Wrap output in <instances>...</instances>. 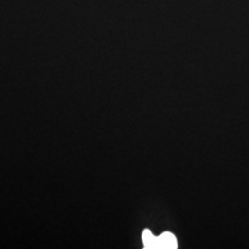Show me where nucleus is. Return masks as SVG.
Segmentation results:
<instances>
[{"label": "nucleus", "mask_w": 249, "mask_h": 249, "mask_svg": "<svg viewBox=\"0 0 249 249\" xmlns=\"http://www.w3.org/2000/svg\"><path fill=\"white\" fill-rule=\"evenodd\" d=\"M177 247H178V242L172 233L165 232L161 235L157 236L156 249H176Z\"/></svg>", "instance_id": "f257e3e1"}, {"label": "nucleus", "mask_w": 249, "mask_h": 249, "mask_svg": "<svg viewBox=\"0 0 249 249\" xmlns=\"http://www.w3.org/2000/svg\"><path fill=\"white\" fill-rule=\"evenodd\" d=\"M142 240L144 244V248L147 249H156V240L157 238L150 232V230H144L142 233Z\"/></svg>", "instance_id": "f03ea898"}]
</instances>
